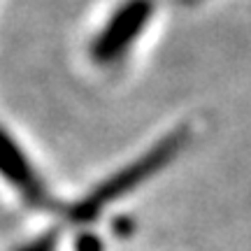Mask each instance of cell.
Returning a JSON list of instances; mask_svg holds the SVG:
<instances>
[{"mask_svg": "<svg viewBox=\"0 0 251 251\" xmlns=\"http://www.w3.org/2000/svg\"><path fill=\"white\" fill-rule=\"evenodd\" d=\"M188 140H191V130L184 128V126L177 128V130H172L170 135H165L163 140H158V142L153 144L149 151L137 156L133 163H128L126 168L114 172L105 181H100L98 186L91 188L77 205H72L68 209L70 221H75V224H91V221H96L105 212L107 205H112L119 198L128 196L140 184L156 177L163 168H168L186 149Z\"/></svg>", "mask_w": 251, "mask_h": 251, "instance_id": "obj_1", "label": "cell"}, {"mask_svg": "<svg viewBox=\"0 0 251 251\" xmlns=\"http://www.w3.org/2000/svg\"><path fill=\"white\" fill-rule=\"evenodd\" d=\"M153 17V0H126L102 26L93 45L91 58L98 65H109L135 45L142 30Z\"/></svg>", "mask_w": 251, "mask_h": 251, "instance_id": "obj_2", "label": "cell"}, {"mask_svg": "<svg viewBox=\"0 0 251 251\" xmlns=\"http://www.w3.org/2000/svg\"><path fill=\"white\" fill-rule=\"evenodd\" d=\"M0 175L24 196L28 205L49 207L51 198H49L45 181L40 179L33 163L28 161L21 147L12 140V135L2 126H0Z\"/></svg>", "mask_w": 251, "mask_h": 251, "instance_id": "obj_3", "label": "cell"}, {"mask_svg": "<svg viewBox=\"0 0 251 251\" xmlns=\"http://www.w3.org/2000/svg\"><path fill=\"white\" fill-rule=\"evenodd\" d=\"M75 251H102V242H100L98 235L81 233L75 242Z\"/></svg>", "mask_w": 251, "mask_h": 251, "instance_id": "obj_4", "label": "cell"}, {"mask_svg": "<svg viewBox=\"0 0 251 251\" xmlns=\"http://www.w3.org/2000/svg\"><path fill=\"white\" fill-rule=\"evenodd\" d=\"M56 249V235L49 233L45 237H40L35 242H30L28 247H24L21 251H54Z\"/></svg>", "mask_w": 251, "mask_h": 251, "instance_id": "obj_5", "label": "cell"}, {"mask_svg": "<svg viewBox=\"0 0 251 251\" xmlns=\"http://www.w3.org/2000/svg\"><path fill=\"white\" fill-rule=\"evenodd\" d=\"M130 224H133V221H130ZM128 224V221H126V219H119L117 221V226H114V230H117V233H124V235H128L130 233V230H133V226Z\"/></svg>", "mask_w": 251, "mask_h": 251, "instance_id": "obj_6", "label": "cell"}]
</instances>
